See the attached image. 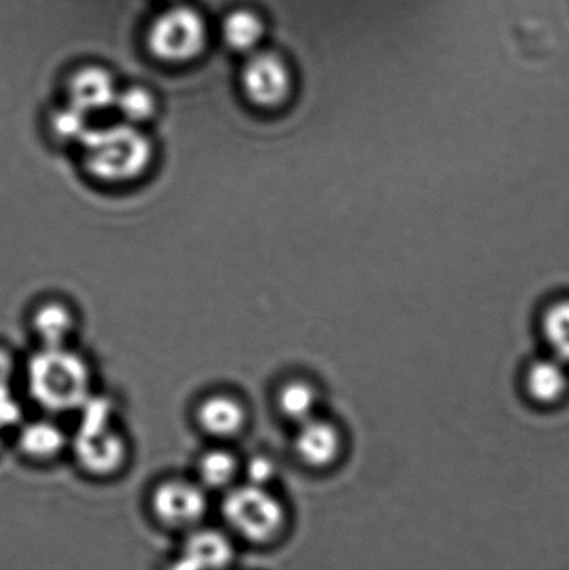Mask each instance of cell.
<instances>
[{
	"label": "cell",
	"instance_id": "obj_25",
	"mask_svg": "<svg viewBox=\"0 0 569 570\" xmlns=\"http://www.w3.org/2000/svg\"><path fill=\"white\" fill-rule=\"evenodd\" d=\"M170 2H177V0H170Z\"/></svg>",
	"mask_w": 569,
	"mask_h": 570
},
{
	"label": "cell",
	"instance_id": "obj_16",
	"mask_svg": "<svg viewBox=\"0 0 569 570\" xmlns=\"http://www.w3.org/2000/svg\"><path fill=\"white\" fill-rule=\"evenodd\" d=\"M276 402L284 417L300 424L316 416L320 394L314 385L305 380H290L278 390Z\"/></svg>",
	"mask_w": 569,
	"mask_h": 570
},
{
	"label": "cell",
	"instance_id": "obj_20",
	"mask_svg": "<svg viewBox=\"0 0 569 570\" xmlns=\"http://www.w3.org/2000/svg\"><path fill=\"white\" fill-rule=\"evenodd\" d=\"M89 125V115L70 104L56 110L50 119V128L56 138L67 144H81L92 128Z\"/></svg>",
	"mask_w": 569,
	"mask_h": 570
},
{
	"label": "cell",
	"instance_id": "obj_21",
	"mask_svg": "<svg viewBox=\"0 0 569 570\" xmlns=\"http://www.w3.org/2000/svg\"><path fill=\"white\" fill-rule=\"evenodd\" d=\"M275 476V463L267 456H254L247 462H243L242 478H244L247 483L269 488Z\"/></svg>",
	"mask_w": 569,
	"mask_h": 570
},
{
	"label": "cell",
	"instance_id": "obj_18",
	"mask_svg": "<svg viewBox=\"0 0 569 570\" xmlns=\"http://www.w3.org/2000/svg\"><path fill=\"white\" fill-rule=\"evenodd\" d=\"M114 108L119 111L122 121L139 127L153 119L156 102L154 95L147 88L133 86L117 94Z\"/></svg>",
	"mask_w": 569,
	"mask_h": 570
},
{
	"label": "cell",
	"instance_id": "obj_17",
	"mask_svg": "<svg viewBox=\"0 0 569 570\" xmlns=\"http://www.w3.org/2000/svg\"><path fill=\"white\" fill-rule=\"evenodd\" d=\"M567 387V374L560 360L534 362L527 373L529 395L540 404H551L560 399Z\"/></svg>",
	"mask_w": 569,
	"mask_h": 570
},
{
	"label": "cell",
	"instance_id": "obj_2",
	"mask_svg": "<svg viewBox=\"0 0 569 570\" xmlns=\"http://www.w3.org/2000/svg\"><path fill=\"white\" fill-rule=\"evenodd\" d=\"M80 145L89 175L108 184L136 181L154 159V145L147 134L126 121L91 128Z\"/></svg>",
	"mask_w": 569,
	"mask_h": 570
},
{
	"label": "cell",
	"instance_id": "obj_1",
	"mask_svg": "<svg viewBox=\"0 0 569 570\" xmlns=\"http://www.w3.org/2000/svg\"><path fill=\"white\" fill-rule=\"evenodd\" d=\"M24 379L28 396L50 416L78 412L92 396V368L71 346L39 348L27 362Z\"/></svg>",
	"mask_w": 569,
	"mask_h": 570
},
{
	"label": "cell",
	"instance_id": "obj_14",
	"mask_svg": "<svg viewBox=\"0 0 569 570\" xmlns=\"http://www.w3.org/2000/svg\"><path fill=\"white\" fill-rule=\"evenodd\" d=\"M243 462L226 445H216L199 455L195 480L209 493H225L242 479Z\"/></svg>",
	"mask_w": 569,
	"mask_h": 570
},
{
	"label": "cell",
	"instance_id": "obj_15",
	"mask_svg": "<svg viewBox=\"0 0 569 570\" xmlns=\"http://www.w3.org/2000/svg\"><path fill=\"white\" fill-rule=\"evenodd\" d=\"M265 22L254 10L236 9L226 16L222 26L223 39L227 47L238 53L258 50L265 37Z\"/></svg>",
	"mask_w": 569,
	"mask_h": 570
},
{
	"label": "cell",
	"instance_id": "obj_9",
	"mask_svg": "<svg viewBox=\"0 0 569 570\" xmlns=\"http://www.w3.org/2000/svg\"><path fill=\"white\" fill-rule=\"evenodd\" d=\"M236 560V539L227 530L205 524L184 533L176 557L178 569H222Z\"/></svg>",
	"mask_w": 569,
	"mask_h": 570
},
{
	"label": "cell",
	"instance_id": "obj_8",
	"mask_svg": "<svg viewBox=\"0 0 569 570\" xmlns=\"http://www.w3.org/2000/svg\"><path fill=\"white\" fill-rule=\"evenodd\" d=\"M195 423L206 438L217 444L242 438L249 424L247 404L238 395L215 391L205 395L195 406Z\"/></svg>",
	"mask_w": 569,
	"mask_h": 570
},
{
	"label": "cell",
	"instance_id": "obj_13",
	"mask_svg": "<svg viewBox=\"0 0 569 570\" xmlns=\"http://www.w3.org/2000/svg\"><path fill=\"white\" fill-rule=\"evenodd\" d=\"M342 434L333 423L320 417L298 424L294 451L306 466L323 469L331 466L342 452Z\"/></svg>",
	"mask_w": 569,
	"mask_h": 570
},
{
	"label": "cell",
	"instance_id": "obj_5",
	"mask_svg": "<svg viewBox=\"0 0 569 570\" xmlns=\"http://www.w3.org/2000/svg\"><path fill=\"white\" fill-rule=\"evenodd\" d=\"M208 27L198 10L175 4L155 17L147 31V47L156 59L170 65L188 63L204 52Z\"/></svg>",
	"mask_w": 569,
	"mask_h": 570
},
{
	"label": "cell",
	"instance_id": "obj_4",
	"mask_svg": "<svg viewBox=\"0 0 569 570\" xmlns=\"http://www.w3.org/2000/svg\"><path fill=\"white\" fill-rule=\"evenodd\" d=\"M222 495L223 523L234 539L264 547L282 538L287 527V511L269 488L238 482Z\"/></svg>",
	"mask_w": 569,
	"mask_h": 570
},
{
	"label": "cell",
	"instance_id": "obj_10",
	"mask_svg": "<svg viewBox=\"0 0 569 570\" xmlns=\"http://www.w3.org/2000/svg\"><path fill=\"white\" fill-rule=\"evenodd\" d=\"M30 326L39 348L71 346L78 326V315L70 304L60 299H47L33 307Z\"/></svg>",
	"mask_w": 569,
	"mask_h": 570
},
{
	"label": "cell",
	"instance_id": "obj_12",
	"mask_svg": "<svg viewBox=\"0 0 569 570\" xmlns=\"http://www.w3.org/2000/svg\"><path fill=\"white\" fill-rule=\"evenodd\" d=\"M16 443L28 461L50 463L70 450V435L52 417H39L20 424Z\"/></svg>",
	"mask_w": 569,
	"mask_h": 570
},
{
	"label": "cell",
	"instance_id": "obj_23",
	"mask_svg": "<svg viewBox=\"0 0 569 570\" xmlns=\"http://www.w3.org/2000/svg\"><path fill=\"white\" fill-rule=\"evenodd\" d=\"M16 374L14 357L9 351L0 348V389L11 385Z\"/></svg>",
	"mask_w": 569,
	"mask_h": 570
},
{
	"label": "cell",
	"instance_id": "obj_3",
	"mask_svg": "<svg viewBox=\"0 0 569 570\" xmlns=\"http://www.w3.org/2000/svg\"><path fill=\"white\" fill-rule=\"evenodd\" d=\"M78 413L80 421L70 438V451L78 468L94 479L117 476L127 465L130 445L116 428L111 405L91 396Z\"/></svg>",
	"mask_w": 569,
	"mask_h": 570
},
{
	"label": "cell",
	"instance_id": "obj_22",
	"mask_svg": "<svg viewBox=\"0 0 569 570\" xmlns=\"http://www.w3.org/2000/svg\"><path fill=\"white\" fill-rule=\"evenodd\" d=\"M22 406L11 385L0 389V429L20 426Z\"/></svg>",
	"mask_w": 569,
	"mask_h": 570
},
{
	"label": "cell",
	"instance_id": "obj_24",
	"mask_svg": "<svg viewBox=\"0 0 569 570\" xmlns=\"http://www.w3.org/2000/svg\"><path fill=\"white\" fill-rule=\"evenodd\" d=\"M2 433H3V430L0 429V445H2Z\"/></svg>",
	"mask_w": 569,
	"mask_h": 570
},
{
	"label": "cell",
	"instance_id": "obj_6",
	"mask_svg": "<svg viewBox=\"0 0 569 570\" xmlns=\"http://www.w3.org/2000/svg\"><path fill=\"white\" fill-rule=\"evenodd\" d=\"M149 511L160 528L184 534L204 524L209 512V491L195 479L160 480L150 491Z\"/></svg>",
	"mask_w": 569,
	"mask_h": 570
},
{
	"label": "cell",
	"instance_id": "obj_11",
	"mask_svg": "<svg viewBox=\"0 0 569 570\" xmlns=\"http://www.w3.org/2000/svg\"><path fill=\"white\" fill-rule=\"evenodd\" d=\"M69 104L89 116L114 108L119 89L105 67L86 66L72 72L67 86Z\"/></svg>",
	"mask_w": 569,
	"mask_h": 570
},
{
	"label": "cell",
	"instance_id": "obj_19",
	"mask_svg": "<svg viewBox=\"0 0 569 570\" xmlns=\"http://www.w3.org/2000/svg\"><path fill=\"white\" fill-rule=\"evenodd\" d=\"M542 328L557 360L569 361V301L557 302L545 313Z\"/></svg>",
	"mask_w": 569,
	"mask_h": 570
},
{
	"label": "cell",
	"instance_id": "obj_7",
	"mask_svg": "<svg viewBox=\"0 0 569 570\" xmlns=\"http://www.w3.org/2000/svg\"><path fill=\"white\" fill-rule=\"evenodd\" d=\"M242 87L245 97L256 108L275 110L292 98L293 71L281 55L255 50L243 67Z\"/></svg>",
	"mask_w": 569,
	"mask_h": 570
}]
</instances>
